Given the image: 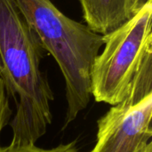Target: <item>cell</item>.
Listing matches in <instances>:
<instances>
[{
    "mask_svg": "<svg viewBox=\"0 0 152 152\" xmlns=\"http://www.w3.org/2000/svg\"><path fill=\"white\" fill-rule=\"evenodd\" d=\"M65 80L64 128L89 104L92 69L104 45L103 36L64 14L51 0H13Z\"/></svg>",
    "mask_w": 152,
    "mask_h": 152,
    "instance_id": "cell-2",
    "label": "cell"
},
{
    "mask_svg": "<svg viewBox=\"0 0 152 152\" xmlns=\"http://www.w3.org/2000/svg\"><path fill=\"white\" fill-rule=\"evenodd\" d=\"M0 76H1V64H0Z\"/></svg>",
    "mask_w": 152,
    "mask_h": 152,
    "instance_id": "cell-9",
    "label": "cell"
},
{
    "mask_svg": "<svg viewBox=\"0 0 152 152\" xmlns=\"http://www.w3.org/2000/svg\"><path fill=\"white\" fill-rule=\"evenodd\" d=\"M45 50L13 0H0L1 76L8 97L16 102V113L9 124L10 145L36 142L53 120L54 96L41 69Z\"/></svg>",
    "mask_w": 152,
    "mask_h": 152,
    "instance_id": "cell-1",
    "label": "cell"
},
{
    "mask_svg": "<svg viewBox=\"0 0 152 152\" xmlns=\"http://www.w3.org/2000/svg\"><path fill=\"white\" fill-rule=\"evenodd\" d=\"M152 0L127 21L103 36V50L92 69V96L111 106L126 97L146 53L152 49Z\"/></svg>",
    "mask_w": 152,
    "mask_h": 152,
    "instance_id": "cell-3",
    "label": "cell"
},
{
    "mask_svg": "<svg viewBox=\"0 0 152 152\" xmlns=\"http://www.w3.org/2000/svg\"><path fill=\"white\" fill-rule=\"evenodd\" d=\"M152 94L137 103L112 106L97 122V141L91 152H138L151 142Z\"/></svg>",
    "mask_w": 152,
    "mask_h": 152,
    "instance_id": "cell-4",
    "label": "cell"
},
{
    "mask_svg": "<svg viewBox=\"0 0 152 152\" xmlns=\"http://www.w3.org/2000/svg\"><path fill=\"white\" fill-rule=\"evenodd\" d=\"M0 152H80L78 151L76 142H70L64 144H60L54 148L43 149L36 146L34 143L25 144L20 146L8 145L2 147L0 145Z\"/></svg>",
    "mask_w": 152,
    "mask_h": 152,
    "instance_id": "cell-6",
    "label": "cell"
},
{
    "mask_svg": "<svg viewBox=\"0 0 152 152\" xmlns=\"http://www.w3.org/2000/svg\"><path fill=\"white\" fill-rule=\"evenodd\" d=\"M138 152H152V142H149L147 145L143 146Z\"/></svg>",
    "mask_w": 152,
    "mask_h": 152,
    "instance_id": "cell-8",
    "label": "cell"
},
{
    "mask_svg": "<svg viewBox=\"0 0 152 152\" xmlns=\"http://www.w3.org/2000/svg\"><path fill=\"white\" fill-rule=\"evenodd\" d=\"M12 114V112L10 109L9 97L6 94L4 81L0 77V135L4 128L9 124Z\"/></svg>",
    "mask_w": 152,
    "mask_h": 152,
    "instance_id": "cell-7",
    "label": "cell"
},
{
    "mask_svg": "<svg viewBox=\"0 0 152 152\" xmlns=\"http://www.w3.org/2000/svg\"><path fill=\"white\" fill-rule=\"evenodd\" d=\"M147 0H79L86 24L106 35L127 21Z\"/></svg>",
    "mask_w": 152,
    "mask_h": 152,
    "instance_id": "cell-5",
    "label": "cell"
}]
</instances>
